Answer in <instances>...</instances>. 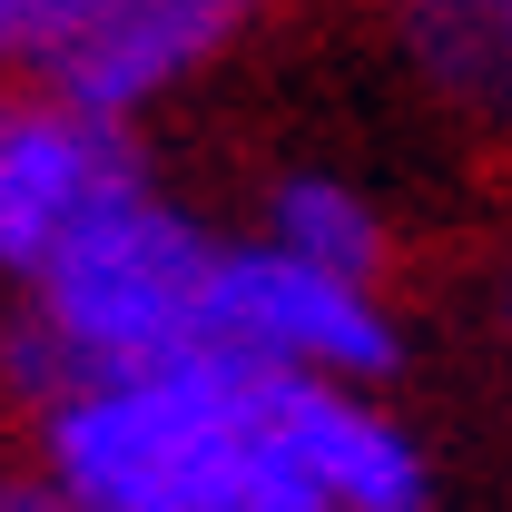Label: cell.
I'll return each instance as SVG.
<instances>
[{
  "label": "cell",
  "instance_id": "cell-9",
  "mask_svg": "<svg viewBox=\"0 0 512 512\" xmlns=\"http://www.w3.org/2000/svg\"><path fill=\"white\" fill-rule=\"evenodd\" d=\"M50 40H60V0H0V89L50 60Z\"/></svg>",
  "mask_w": 512,
  "mask_h": 512
},
{
  "label": "cell",
  "instance_id": "cell-1",
  "mask_svg": "<svg viewBox=\"0 0 512 512\" xmlns=\"http://www.w3.org/2000/svg\"><path fill=\"white\" fill-rule=\"evenodd\" d=\"M40 453L79 512H325L286 444V375L237 355L79 394L40 424Z\"/></svg>",
  "mask_w": 512,
  "mask_h": 512
},
{
  "label": "cell",
  "instance_id": "cell-2",
  "mask_svg": "<svg viewBox=\"0 0 512 512\" xmlns=\"http://www.w3.org/2000/svg\"><path fill=\"white\" fill-rule=\"evenodd\" d=\"M217 237L178 217L168 197H128L119 217H99L79 247L30 286V316L10 325L0 375L10 394L50 424L79 394L168 375L207 355V286H217Z\"/></svg>",
  "mask_w": 512,
  "mask_h": 512
},
{
  "label": "cell",
  "instance_id": "cell-7",
  "mask_svg": "<svg viewBox=\"0 0 512 512\" xmlns=\"http://www.w3.org/2000/svg\"><path fill=\"white\" fill-rule=\"evenodd\" d=\"M266 247L316 266V276H345V286H375L384 276V217L365 207V188L325 178V168H296L266 188Z\"/></svg>",
  "mask_w": 512,
  "mask_h": 512
},
{
  "label": "cell",
  "instance_id": "cell-6",
  "mask_svg": "<svg viewBox=\"0 0 512 512\" xmlns=\"http://www.w3.org/2000/svg\"><path fill=\"white\" fill-rule=\"evenodd\" d=\"M286 444L316 473L325 512H424L434 503V473H424L414 434L355 384L286 375Z\"/></svg>",
  "mask_w": 512,
  "mask_h": 512
},
{
  "label": "cell",
  "instance_id": "cell-3",
  "mask_svg": "<svg viewBox=\"0 0 512 512\" xmlns=\"http://www.w3.org/2000/svg\"><path fill=\"white\" fill-rule=\"evenodd\" d=\"M128 197H148V168H138L128 128L79 119L30 79L0 89V276L10 286H40Z\"/></svg>",
  "mask_w": 512,
  "mask_h": 512
},
{
  "label": "cell",
  "instance_id": "cell-10",
  "mask_svg": "<svg viewBox=\"0 0 512 512\" xmlns=\"http://www.w3.org/2000/svg\"><path fill=\"white\" fill-rule=\"evenodd\" d=\"M0 512H79L50 473H0Z\"/></svg>",
  "mask_w": 512,
  "mask_h": 512
},
{
  "label": "cell",
  "instance_id": "cell-8",
  "mask_svg": "<svg viewBox=\"0 0 512 512\" xmlns=\"http://www.w3.org/2000/svg\"><path fill=\"white\" fill-rule=\"evenodd\" d=\"M414 60L453 109L512 138V0H453V10H414Z\"/></svg>",
  "mask_w": 512,
  "mask_h": 512
},
{
  "label": "cell",
  "instance_id": "cell-4",
  "mask_svg": "<svg viewBox=\"0 0 512 512\" xmlns=\"http://www.w3.org/2000/svg\"><path fill=\"white\" fill-rule=\"evenodd\" d=\"M207 355H237L266 375H316V384H365L394 365V316H384L375 286H345L316 276L296 256L256 247L217 256V286H207Z\"/></svg>",
  "mask_w": 512,
  "mask_h": 512
},
{
  "label": "cell",
  "instance_id": "cell-5",
  "mask_svg": "<svg viewBox=\"0 0 512 512\" xmlns=\"http://www.w3.org/2000/svg\"><path fill=\"white\" fill-rule=\"evenodd\" d=\"M227 30H237L227 0H60V40L30 69V89H50L79 119L128 128L158 89L217 60Z\"/></svg>",
  "mask_w": 512,
  "mask_h": 512
}]
</instances>
